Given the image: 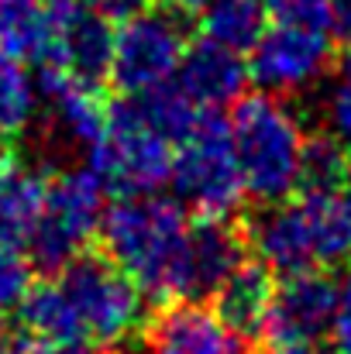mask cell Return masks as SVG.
Returning a JSON list of instances; mask_svg holds the SVG:
<instances>
[{
	"label": "cell",
	"mask_w": 351,
	"mask_h": 354,
	"mask_svg": "<svg viewBox=\"0 0 351 354\" xmlns=\"http://www.w3.org/2000/svg\"><path fill=\"white\" fill-rule=\"evenodd\" d=\"M169 183L193 217H237L244 210L248 193L237 172L231 127L221 111H204L193 131L176 145Z\"/></svg>",
	"instance_id": "cell-5"
},
{
	"label": "cell",
	"mask_w": 351,
	"mask_h": 354,
	"mask_svg": "<svg viewBox=\"0 0 351 354\" xmlns=\"http://www.w3.org/2000/svg\"><path fill=\"white\" fill-rule=\"evenodd\" d=\"M45 186H48V169L28 172V169H10L0 176V244L24 251L35 234L45 207Z\"/></svg>",
	"instance_id": "cell-13"
},
{
	"label": "cell",
	"mask_w": 351,
	"mask_h": 354,
	"mask_svg": "<svg viewBox=\"0 0 351 354\" xmlns=\"http://www.w3.org/2000/svg\"><path fill=\"white\" fill-rule=\"evenodd\" d=\"M3 354H97L87 344H55L45 337H35L28 330H21L17 337H7V351Z\"/></svg>",
	"instance_id": "cell-21"
},
{
	"label": "cell",
	"mask_w": 351,
	"mask_h": 354,
	"mask_svg": "<svg viewBox=\"0 0 351 354\" xmlns=\"http://www.w3.org/2000/svg\"><path fill=\"white\" fill-rule=\"evenodd\" d=\"M190 221L193 214L179 200L159 193L117 196L114 207L104 210L97 248L114 258L148 299H176L186 279Z\"/></svg>",
	"instance_id": "cell-1"
},
{
	"label": "cell",
	"mask_w": 351,
	"mask_h": 354,
	"mask_svg": "<svg viewBox=\"0 0 351 354\" xmlns=\"http://www.w3.org/2000/svg\"><path fill=\"white\" fill-rule=\"evenodd\" d=\"M17 165H21V158H17L14 138H3V134H0V176H7V172L17 169Z\"/></svg>",
	"instance_id": "cell-26"
},
{
	"label": "cell",
	"mask_w": 351,
	"mask_h": 354,
	"mask_svg": "<svg viewBox=\"0 0 351 354\" xmlns=\"http://www.w3.org/2000/svg\"><path fill=\"white\" fill-rule=\"evenodd\" d=\"M228 127L248 200L276 203L293 196L307 141L303 120L296 118V111L279 93L258 90L231 104Z\"/></svg>",
	"instance_id": "cell-2"
},
{
	"label": "cell",
	"mask_w": 351,
	"mask_h": 354,
	"mask_svg": "<svg viewBox=\"0 0 351 354\" xmlns=\"http://www.w3.org/2000/svg\"><path fill=\"white\" fill-rule=\"evenodd\" d=\"M331 341L341 354H351V272L345 279V286H341V303H338V320H334Z\"/></svg>",
	"instance_id": "cell-22"
},
{
	"label": "cell",
	"mask_w": 351,
	"mask_h": 354,
	"mask_svg": "<svg viewBox=\"0 0 351 354\" xmlns=\"http://www.w3.org/2000/svg\"><path fill=\"white\" fill-rule=\"evenodd\" d=\"M35 118V86L17 55L0 48V134L17 138Z\"/></svg>",
	"instance_id": "cell-17"
},
{
	"label": "cell",
	"mask_w": 351,
	"mask_h": 354,
	"mask_svg": "<svg viewBox=\"0 0 351 354\" xmlns=\"http://www.w3.org/2000/svg\"><path fill=\"white\" fill-rule=\"evenodd\" d=\"M248 76L258 90L269 93H300L321 83L338 59V38L317 28L300 24H276L262 31V38L244 52Z\"/></svg>",
	"instance_id": "cell-9"
},
{
	"label": "cell",
	"mask_w": 351,
	"mask_h": 354,
	"mask_svg": "<svg viewBox=\"0 0 351 354\" xmlns=\"http://www.w3.org/2000/svg\"><path fill=\"white\" fill-rule=\"evenodd\" d=\"M269 354H331V351H324L321 344H303V348H279V351H269Z\"/></svg>",
	"instance_id": "cell-28"
},
{
	"label": "cell",
	"mask_w": 351,
	"mask_h": 354,
	"mask_svg": "<svg viewBox=\"0 0 351 354\" xmlns=\"http://www.w3.org/2000/svg\"><path fill=\"white\" fill-rule=\"evenodd\" d=\"M338 303H341V286L331 275V268H300L276 275L262 354L279 348L324 344L334 334Z\"/></svg>",
	"instance_id": "cell-8"
},
{
	"label": "cell",
	"mask_w": 351,
	"mask_h": 354,
	"mask_svg": "<svg viewBox=\"0 0 351 354\" xmlns=\"http://www.w3.org/2000/svg\"><path fill=\"white\" fill-rule=\"evenodd\" d=\"M324 131L351 151V80H341L338 86H331L324 100Z\"/></svg>",
	"instance_id": "cell-20"
},
{
	"label": "cell",
	"mask_w": 351,
	"mask_h": 354,
	"mask_svg": "<svg viewBox=\"0 0 351 354\" xmlns=\"http://www.w3.org/2000/svg\"><path fill=\"white\" fill-rule=\"evenodd\" d=\"M176 145L127 100H111V118L100 141L90 148L87 165L104 179L107 193L114 196H141L159 193L172 176Z\"/></svg>",
	"instance_id": "cell-6"
},
{
	"label": "cell",
	"mask_w": 351,
	"mask_h": 354,
	"mask_svg": "<svg viewBox=\"0 0 351 354\" xmlns=\"http://www.w3.org/2000/svg\"><path fill=\"white\" fill-rule=\"evenodd\" d=\"M351 176V151L331 138L327 131L307 134L303 155H300V172H296V189L293 196H327L341 193Z\"/></svg>",
	"instance_id": "cell-15"
},
{
	"label": "cell",
	"mask_w": 351,
	"mask_h": 354,
	"mask_svg": "<svg viewBox=\"0 0 351 354\" xmlns=\"http://www.w3.org/2000/svg\"><path fill=\"white\" fill-rule=\"evenodd\" d=\"M190 17L148 3L145 10L124 17L114 31L111 80L117 97H134L169 83L179 69V59L190 45Z\"/></svg>",
	"instance_id": "cell-7"
},
{
	"label": "cell",
	"mask_w": 351,
	"mask_h": 354,
	"mask_svg": "<svg viewBox=\"0 0 351 354\" xmlns=\"http://www.w3.org/2000/svg\"><path fill=\"white\" fill-rule=\"evenodd\" d=\"M334 35L338 41L351 35V0H334Z\"/></svg>",
	"instance_id": "cell-25"
},
{
	"label": "cell",
	"mask_w": 351,
	"mask_h": 354,
	"mask_svg": "<svg viewBox=\"0 0 351 354\" xmlns=\"http://www.w3.org/2000/svg\"><path fill=\"white\" fill-rule=\"evenodd\" d=\"M334 69H338L345 80H351V35L338 41V59H334Z\"/></svg>",
	"instance_id": "cell-27"
},
{
	"label": "cell",
	"mask_w": 351,
	"mask_h": 354,
	"mask_svg": "<svg viewBox=\"0 0 351 354\" xmlns=\"http://www.w3.org/2000/svg\"><path fill=\"white\" fill-rule=\"evenodd\" d=\"M265 10L276 24H300L334 35V0H265Z\"/></svg>",
	"instance_id": "cell-18"
},
{
	"label": "cell",
	"mask_w": 351,
	"mask_h": 354,
	"mask_svg": "<svg viewBox=\"0 0 351 354\" xmlns=\"http://www.w3.org/2000/svg\"><path fill=\"white\" fill-rule=\"evenodd\" d=\"M7 351V334H3V330H0V354Z\"/></svg>",
	"instance_id": "cell-29"
},
{
	"label": "cell",
	"mask_w": 351,
	"mask_h": 354,
	"mask_svg": "<svg viewBox=\"0 0 351 354\" xmlns=\"http://www.w3.org/2000/svg\"><path fill=\"white\" fill-rule=\"evenodd\" d=\"M272 292H276V272L255 254H244L228 272V279L210 292L214 313L221 317V324L244 354H262Z\"/></svg>",
	"instance_id": "cell-11"
},
{
	"label": "cell",
	"mask_w": 351,
	"mask_h": 354,
	"mask_svg": "<svg viewBox=\"0 0 351 354\" xmlns=\"http://www.w3.org/2000/svg\"><path fill=\"white\" fill-rule=\"evenodd\" d=\"M97 354H114V348H104V351H97Z\"/></svg>",
	"instance_id": "cell-30"
},
{
	"label": "cell",
	"mask_w": 351,
	"mask_h": 354,
	"mask_svg": "<svg viewBox=\"0 0 351 354\" xmlns=\"http://www.w3.org/2000/svg\"><path fill=\"white\" fill-rule=\"evenodd\" d=\"M97 10H104L111 21H124V17H131V14H138V10H145L152 0H90Z\"/></svg>",
	"instance_id": "cell-23"
},
{
	"label": "cell",
	"mask_w": 351,
	"mask_h": 354,
	"mask_svg": "<svg viewBox=\"0 0 351 354\" xmlns=\"http://www.w3.org/2000/svg\"><path fill=\"white\" fill-rule=\"evenodd\" d=\"M172 80L204 111H224V107L237 104L251 83L248 59L207 35L190 38Z\"/></svg>",
	"instance_id": "cell-12"
},
{
	"label": "cell",
	"mask_w": 351,
	"mask_h": 354,
	"mask_svg": "<svg viewBox=\"0 0 351 354\" xmlns=\"http://www.w3.org/2000/svg\"><path fill=\"white\" fill-rule=\"evenodd\" d=\"M138 334L148 354H244L214 306L190 296L155 303Z\"/></svg>",
	"instance_id": "cell-10"
},
{
	"label": "cell",
	"mask_w": 351,
	"mask_h": 354,
	"mask_svg": "<svg viewBox=\"0 0 351 354\" xmlns=\"http://www.w3.org/2000/svg\"><path fill=\"white\" fill-rule=\"evenodd\" d=\"M52 0H0V48L38 66L52 48Z\"/></svg>",
	"instance_id": "cell-14"
},
{
	"label": "cell",
	"mask_w": 351,
	"mask_h": 354,
	"mask_svg": "<svg viewBox=\"0 0 351 354\" xmlns=\"http://www.w3.org/2000/svg\"><path fill=\"white\" fill-rule=\"evenodd\" d=\"M104 196H107V186L87 162L48 169L42 221L24 248L31 268L48 275V272H59L80 251L93 248L100 234V221H104Z\"/></svg>",
	"instance_id": "cell-4"
},
{
	"label": "cell",
	"mask_w": 351,
	"mask_h": 354,
	"mask_svg": "<svg viewBox=\"0 0 351 354\" xmlns=\"http://www.w3.org/2000/svg\"><path fill=\"white\" fill-rule=\"evenodd\" d=\"M197 24H200V35L244 55L269 28V10H265V0H207Z\"/></svg>",
	"instance_id": "cell-16"
},
{
	"label": "cell",
	"mask_w": 351,
	"mask_h": 354,
	"mask_svg": "<svg viewBox=\"0 0 351 354\" xmlns=\"http://www.w3.org/2000/svg\"><path fill=\"white\" fill-rule=\"evenodd\" d=\"M90 348H114L145 320V292L97 244L48 272Z\"/></svg>",
	"instance_id": "cell-3"
},
{
	"label": "cell",
	"mask_w": 351,
	"mask_h": 354,
	"mask_svg": "<svg viewBox=\"0 0 351 354\" xmlns=\"http://www.w3.org/2000/svg\"><path fill=\"white\" fill-rule=\"evenodd\" d=\"M152 3H159V7H165V10H176V14H183V17H190V21H197L200 10L207 7V0H152Z\"/></svg>",
	"instance_id": "cell-24"
},
{
	"label": "cell",
	"mask_w": 351,
	"mask_h": 354,
	"mask_svg": "<svg viewBox=\"0 0 351 354\" xmlns=\"http://www.w3.org/2000/svg\"><path fill=\"white\" fill-rule=\"evenodd\" d=\"M31 286V261L24 251L0 244V324L17 313L24 292Z\"/></svg>",
	"instance_id": "cell-19"
}]
</instances>
